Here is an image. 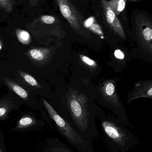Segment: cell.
<instances>
[{"instance_id":"obj_7","label":"cell","mask_w":152,"mask_h":152,"mask_svg":"<svg viewBox=\"0 0 152 152\" xmlns=\"http://www.w3.org/2000/svg\"><path fill=\"white\" fill-rule=\"evenodd\" d=\"M101 1L104 15L109 26L120 39L122 41H126V31L117 16L109 7L108 1L106 0H101Z\"/></svg>"},{"instance_id":"obj_6","label":"cell","mask_w":152,"mask_h":152,"mask_svg":"<svg viewBox=\"0 0 152 152\" xmlns=\"http://www.w3.org/2000/svg\"><path fill=\"white\" fill-rule=\"evenodd\" d=\"M62 16L68 21L71 27L80 31L84 27V19L81 13L70 0H56Z\"/></svg>"},{"instance_id":"obj_24","label":"cell","mask_w":152,"mask_h":152,"mask_svg":"<svg viewBox=\"0 0 152 152\" xmlns=\"http://www.w3.org/2000/svg\"><path fill=\"white\" fill-rule=\"evenodd\" d=\"M128 1V0H127ZM131 1H135V0H131Z\"/></svg>"},{"instance_id":"obj_18","label":"cell","mask_w":152,"mask_h":152,"mask_svg":"<svg viewBox=\"0 0 152 152\" xmlns=\"http://www.w3.org/2000/svg\"><path fill=\"white\" fill-rule=\"evenodd\" d=\"M91 25V26H89L87 27L90 28L93 32H95L96 34H98V35H103L101 28L97 25V24H93L92 23L90 24L88 21L84 22V26H87V25Z\"/></svg>"},{"instance_id":"obj_20","label":"cell","mask_w":152,"mask_h":152,"mask_svg":"<svg viewBox=\"0 0 152 152\" xmlns=\"http://www.w3.org/2000/svg\"><path fill=\"white\" fill-rule=\"evenodd\" d=\"M39 1V0H29V4L31 7H35L37 5Z\"/></svg>"},{"instance_id":"obj_22","label":"cell","mask_w":152,"mask_h":152,"mask_svg":"<svg viewBox=\"0 0 152 152\" xmlns=\"http://www.w3.org/2000/svg\"><path fill=\"white\" fill-rule=\"evenodd\" d=\"M0 152H3L1 148V146H0Z\"/></svg>"},{"instance_id":"obj_11","label":"cell","mask_w":152,"mask_h":152,"mask_svg":"<svg viewBox=\"0 0 152 152\" xmlns=\"http://www.w3.org/2000/svg\"><path fill=\"white\" fill-rule=\"evenodd\" d=\"M48 52L49 50L47 49L33 48L28 51L27 55L36 61H42L46 58Z\"/></svg>"},{"instance_id":"obj_1","label":"cell","mask_w":152,"mask_h":152,"mask_svg":"<svg viewBox=\"0 0 152 152\" xmlns=\"http://www.w3.org/2000/svg\"><path fill=\"white\" fill-rule=\"evenodd\" d=\"M131 58L152 65V16L145 10L135 9L131 16Z\"/></svg>"},{"instance_id":"obj_14","label":"cell","mask_w":152,"mask_h":152,"mask_svg":"<svg viewBox=\"0 0 152 152\" xmlns=\"http://www.w3.org/2000/svg\"><path fill=\"white\" fill-rule=\"evenodd\" d=\"M36 124V121L32 117L24 116L19 120L16 128L18 129H23L30 127Z\"/></svg>"},{"instance_id":"obj_12","label":"cell","mask_w":152,"mask_h":152,"mask_svg":"<svg viewBox=\"0 0 152 152\" xmlns=\"http://www.w3.org/2000/svg\"><path fill=\"white\" fill-rule=\"evenodd\" d=\"M127 0H111L108 1V5L116 16L119 15L125 9Z\"/></svg>"},{"instance_id":"obj_21","label":"cell","mask_w":152,"mask_h":152,"mask_svg":"<svg viewBox=\"0 0 152 152\" xmlns=\"http://www.w3.org/2000/svg\"><path fill=\"white\" fill-rule=\"evenodd\" d=\"M3 45V44L2 42L0 41V50L2 48Z\"/></svg>"},{"instance_id":"obj_10","label":"cell","mask_w":152,"mask_h":152,"mask_svg":"<svg viewBox=\"0 0 152 152\" xmlns=\"http://www.w3.org/2000/svg\"><path fill=\"white\" fill-rule=\"evenodd\" d=\"M4 81L10 89H11L20 97L24 100H27L28 98V94L27 92L23 88L7 77L4 79Z\"/></svg>"},{"instance_id":"obj_15","label":"cell","mask_w":152,"mask_h":152,"mask_svg":"<svg viewBox=\"0 0 152 152\" xmlns=\"http://www.w3.org/2000/svg\"><path fill=\"white\" fill-rule=\"evenodd\" d=\"M12 106V103L10 101L3 100L0 102V119L7 117Z\"/></svg>"},{"instance_id":"obj_4","label":"cell","mask_w":152,"mask_h":152,"mask_svg":"<svg viewBox=\"0 0 152 152\" xmlns=\"http://www.w3.org/2000/svg\"><path fill=\"white\" fill-rule=\"evenodd\" d=\"M43 102L50 117L55 123L57 130L70 145L80 152H95L93 140L87 139L78 133L45 99H43Z\"/></svg>"},{"instance_id":"obj_23","label":"cell","mask_w":152,"mask_h":152,"mask_svg":"<svg viewBox=\"0 0 152 152\" xmlns=\"http://www.w3.org/2000/svg\"><path fill=\"white\" fill-rule=\"evenodd\" d=\"M19 1L20 2H21L22 1H23V0H19Z\"/></svg>"},{"instance_id":"obj_16","label":"cell","mask_w":152,"mask_h":152,"mask_svg":"<svg viewBox=\"0 0 152 152\" xmlns=\"http://www.w3.org/2000/svg\"><path fill=\"white\" fill-rule=\"evenodd\" d=\"M19 75H20L22 78L27 82L31 86H35L36 87H40V86L38 84V82L33 77V76L27 74L26 72L23 71L18 70V71Z\"/></svg>"},{"instance_id":"obj_8","label":"cell","mask_w":152,"mask_h":152,"mask_svg":"<svg viewBox=\"0 0 152 152\" xmlns=\"http://www.w3.org/2000/svg\"><path fill=\"white\" fill-rule=\"evenodd\" d=\"M140 98L152 99V78L136 81L128 94L127 103L129 104L132 101Z\"/></svg>"},{"instance_id":"obj_13","label":"cell","mask_w":152,"mask_h":152,"mask_svg":"<svg viewBox=\"0 0 152 152\" xmlns=\"http://www.w3.org/2000/svg\"><path fill=\"white\" fill-rule=\"evenodd\" d=\"M15 33L18 40L22 44L28 45L31 43L32 41L31 36L27 31L17 28L15 31Z\"/></svg>"},{"instance_id":"obj_17","label":"cell","mask_w":152,"mask_h":152,"mask_svg":"<svg viewBox=\"0 0 152 152\" xmlns=\"http://www.w3.org/2000/svg\"><path fill=\"white\" fill-rule=\"evenodd\" d=\"M15 4L13 0H0V8L6 12L10 13L13 11Z\"/></svg>"},{"instance_id":"obj_3","label":"cell","mask_w":152,"mask_h":152,"mask_svg":"<svg viewBox=\"0 0 152 152\" xmlns=\"http://www.w3.org/2000/svg\"><path fill=\"white\" fill-rule=\"evenodd\" d=\"M121 122L104 119L101 123L105 142L112 152H127L137 142Z\"/></svg>"},{"instance_id":"obj_19","label":"cell","mask_w":152,"mask_h":152,"mask_svg":"<svg viewBox=\"0 0 152 152\" xmlns=\"http://www.w3.org/2000/svg\"><path fill=\"white\" fill-rule=\"evenodd\" d=\"M80 57L81 60L86 65H88V66L92 67H95L97 66V63H96L95 61L91 59L90 58L85 55H80Z\"/></svg>"},{"instance_id":"obj_9","label":"cell","mask_w":152,"mask_h":152,"mask_svg":"<svg viewBox=\"0 0 152 152\" xmlns=\"http://www.w3.org/2000/svg\"><path fill=\"white\" fill-rule=\"evenodd\" d=\"M43 152H75L59 139L49 137L46 140Z\"/></svg>"},{"instance_id":"obj_2","label":"cell","mask_w":152,"mask_h":152,"mask_svg":"<svg viewBox=\"0 0 152 152\" xmlns=\"http://www.w3.org/2000/svg\"><path fill=\"white\" fill-rule=\"evenodd\" d=\"M68 108L71 115L74 128L81 135L93 140L98 135L97 129L92 124L88 112L87 98L83 94L70 89L67 94Z\"/></svg>"},{"instance_id":"obj_5","label":"cell","mask_w":152,"mask_h":152,"mask_svg":"<svg viewBox=\"0 0 152 152\" xmlns=\"http://www.w3.org/2000/svg\"><path fill=\"white\" fill-rule=\"evenodd\" d=\"M116 81L114 80H106L102 85L101 92L105 100L115 109L121 122L126 125H130V122L124 110V106L121 104L117 94L116 88Z\"/></svg>"}]
</instances>
